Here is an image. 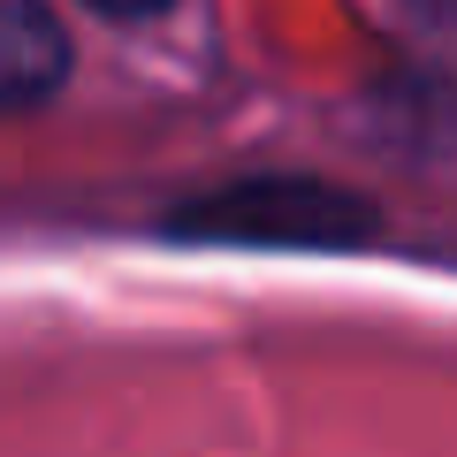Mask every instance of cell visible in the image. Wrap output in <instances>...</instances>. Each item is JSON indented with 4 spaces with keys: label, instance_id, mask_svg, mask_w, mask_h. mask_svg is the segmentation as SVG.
Listing matches in <instances>:
<instances>
[{
    "label": "cell",
    "instance_id": "277c9868",
    "mask_svg": "<svg viewBox=\"0 0 457 457\" xmlns=\"http://www.w3.org/2000/svg\"><path fill=\"white\" fill-rule=\"evenodd\" d=\"M420 8H427V16H435V8H442V0H420Z\"/></svg>",
    "mask_w": 457,
    "mask_h": 457
},
{
    "label": "cell",
    "instance_id": "3957f363",
    "mask_svg": "<svg viewBox=\"0 0 457 457\" xmlns=\"http://www.w3.org/2000/svg\"><path fill=\"white\" fill-rule=\"evenodd\" d=\"M84 8H99V16H122V23H130V16H161L168 0H84Z\"/></svg>",
    "mask_w": 457,
    "mask_h": 457
},
{
    "label": "cell",
    "instance_id": "6da1fadb",
    "mask_svg": "<svg viewBox=\"0 0 457 457\" xmlns=\"http://www.w3.org/2000/svg\"><path fill=\"white\" fill-rule=\"evenodd\" d=\"M176 237H206V245H290V252H343L374 237V206L336 183L312 176H260L228 183V191L198 198V206L168 213Z\"/></svg>",
    "mask_w": 457,
    "mask_h": 457
},
{
    "label": "cell",
    "instance_id": "7a4b0ae2",
    "mask_svg": "<svg viewBox=\"0 0 457 457\" xmlns=\"http://www.w3.org/2000/svg\"><path fill=\"white\" fill-rule=\"evenodd\" d=\"M69 77V38L46 0H0V114L46 99Z\"/></svg>",
    "mask_w": 457,
    "mask_h": 457
}]
</instances>
